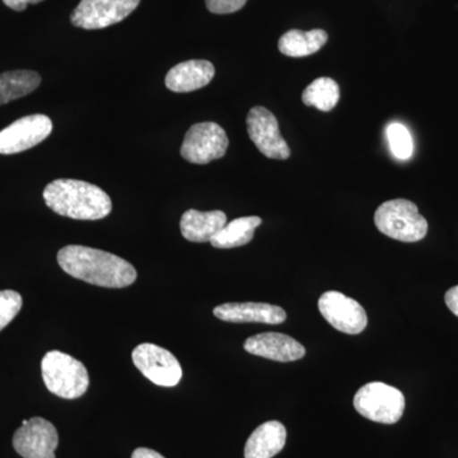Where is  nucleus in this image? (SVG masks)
Returning a JSON list of instances; mask_svg holds the SVG:
<instances>
[{
  "label": "nucleus",
  "mask_w": 458,
  "mask_h": 458,
  "mask_svg": "<svg viewBox=\"0 0 458 458\" xmlns=\"http://www.w3.org/2000/svg\"><path fill=\"white\" fill-rule=\"evenodd\" d=\"M57 262L73 278L104 288H125L131 285L138 276L131 262L92 247H63L57 252Z\"/></svg>",
  "instance_id": "f257e3e1"
},
{
  "label": "nucleus",
  "mask_w": 458,
  "mask_h": 458,
  "mask_svg": "<svg viewBox=\"0 0 458 458\" xmlns=\"http://www.w3.org/2000/svg\"><path fill=\"white\" fill-rule=\"evenodd\" d=\"M42 197L54 213L78 221H99L113 210V201L106 192L86 181H53Z\"/></svg>",
  "instance_id": "f03ea898"
},
{
  "label": "nucleus",
  "mask_w": 458,
  "mask_h": 458,
  "mask_svg": "<svg viewBox=\"0 0 458 458\" xmlns=\"http://www.w3.org/2000/svg\"><path fill=\"white\" fill-rule=\"evenodd\" d=\"M41 372L47 390L62 399H78L89 390V370L82 361L65 352H47L42 358Z\"/></svg>",
  "instance_id": "7ed1b4c3"
},
{
  "label": "nucleus",
  "mask_w": 458,
  "mask_h": 458,
  "mask_svg": "<svg viewBox=\"0 0 458 458\" xmlns=\"http://www.w3.org/2000/svg\"><path fill=\"white\" fill-rule=\"evenodd\" d=\"M375 225L382 234L400 242H418L428 233L427 219L417 205L406 199L385 201L376 210Z\"/></svg>",
  "instance_id": "20e7f679"
},
{
  "label": "nucleus",
  "mask_w": 458,
  "mask_h": 458,
  "mask_svg": "<svg viewBox=\"0 0 458 458\" xmlns=\"http://www.w3.org/2000/svg\"><path fill=\"white\" fill-rule=\"evenodd\" d=\"M354 408L361 417L381 424H394L403 418L405 397L393 386L370 382L355 394Z\"/></svg>",
  "instance_id": "39448f33"
},
{
  "label": "nucleus",
  "mask_w": 458,
  "mask_h": 458,
  "mask_svg": "<svg viewBox=\"0 0 458 458\" xmlns=\"http://www.w3.org/2000/svg\"><path fill=\"white\" fill-rule=\"evenodd\" d=\"M229 140L225 129L216 123H199L186 132L181 146V156L194 165H208L223 158Z\"/></svg>",
  "instance_id": "423d86ee"
},
{
  "label": "nucleus",
  "mask_w": 458,
  "mask_h": 458,
  "mask_svg": "<svg viewBox=\"0 0 458 458\" xmlns=\"http://www.w3.org/2000/svg\"><path fill=\"white\" fill-rule=\"evenodd\" d=\"M135 367L150 382L162 387H174L182 378V367L171 352L155 344H140L131 354Z\"/></svg>",
  "instance_id": "0eeeda50"
},
{
  "label": "nucleus",
  "mask_w": 458,
  "mask_h": 458,
  "mask_svg": "<svg viewBox=\"0 0 458 458\" xmlns=\"http://www.w3.org/2000/svg\"><path fill=\"white\" fill-rule=\"evenodd\" d=\"M140 3V0H81L71 21L83 30L106 29L125 20Z\"/></svg>",
  "instance_id": "6e6552de"
},
{
  "label": "nucleus",
  "mask_w": 458,
  "mask_h": 458,
  "mask_svg": "<svg viewBox=\"0 0 458 458\" xmlns=\"http://www.w3.org/2000/svg\"><path fill=\"white\" fill-rule=\"evenodd\" d=\"M318 310L331 327L348 335L363 333L369 325L363 307L340 292L330 291L322 294L318 300Z\"/></svg>",
  "instance_id": "1a4fd4ad"
},
{
  "label": "nucleus",
  "mask_w": 458,
  "mask_h": 458,
  "mask_svg": "<svg viewBox=\"0 0 458 458\" xmlns=\"http://www.w3.org/2000/svg\"><path fill=\"white\" fill-rule=\"evenodd\" d=\"M246 125L250 140L262 155L280 161L291 157V148L280 134L278 120L267 108L252 107L247 114Z\"/></svg>",
  "instance_id": "9d476101"
},
{
  "label": "nucleus",
  "mask_w": 458,
  "mask_h": 458,
  "mask_svg": "<svg viewBox=\"0 0 458 458\" xmlns=\"http://www.w3.org/2000/svg\"><path fill=\"white\" fill-rule=\"evenodd\" d=\"M53 131V122L47 114L21 117L0 131V155H16L38 146Z\"/></svg>",
  "instance_id": "9b49d317"
},
{
  "label": "nucleus",
  "mask_w": 458,
  "mask_h": 458,
  "mask_svg": "<svg viewBox=\"0 0 458 458\" xmlns=\"http://www.w3.org/2000/svg\"><path fill=\"white\" fill-rule=\"evenodd\" d=\"M59 445L56 428L44 418L23 420L13 436V447L23 458H55Z\"/></svg>",
  "instance_id": "f8f14e48"
},
{
  "label": "nucleus",
  "mask_w": 458,
  "mask_h": 458,
  "mask_svg": "<svg viewBox=\"0 0 458 458\" xmlns=\"http://www.w3.org/2000/svg\"><path fill=\"white\" fill-rule=\"evenodd\" d=\"M245 351L256 357L276 361L300 360L306 355L302 344L279 333H262L249 337L245 342Z\"/></svg>",
  "instance_id": "ddd939ff"
},
{
  "label": "nucleus",
  "mask_w": 458,
  "mask_h": 458,
  "mask_svg": "<svg viewBox=\"0 0 458 458\" xmlns=\"http://www.w3.org/2000/svg\"><path fill=\"white\" fill-rule=\"evenodd\" d=\"M214 316L225 322L233 324L279 325L286 319L284 310L269 303L245 302L225 303L214 309Z\"/></svg>",
  "instance_id": "4468645a"
},
{
  "label": "nucleus",
  "mask_w": 458,
  "mask_h": 458,
  "mask_svg": "<svg viewBox=\"0 0 458 458\" xmlns=\"http://www.w3.org/2000/svg\"><path fill=\"white\" fill-rule=\"evenodd\" d=\"M216 75V68L208 60H188L174 65L165 75V87L172 92L189 93L204 89Z\"/></svg>",
  "instance_id": "2eb2a0df"
},
{
  "label": "nucleus",
  "mask_w": 458,
  "mask_h": 458,
  "mask_svg": "<svg viewBox=\"0 0 458 458\" xmlns=\"http://www.w3.org/2000/svg\"><path fill=\"white\" fill-rule=\"evenodd\" d=\"M225 225H227V216L221 210L199 212V210L190 209L182 214L180 228L182 236L190 242L204 243L210 242V240Z\"/></svg>",
  "instance_id": "dca6fc26"
},
{
  "label": "nucleus",
  "mask_w": 458,
  "mask_h": 458,
  "mask_svg": "<svg viewBox=\"0 0 458 458\" xmlns=\"http://www.w3.org/2000/svg\"><path fill=\"white\" fill-rule=\"evenodd\" d=\"M285 443V427L276 420L267 421L247 439L245 458H273L284 448Z\"/></svg>",
  "instance_id": "f3484780"
},
{
  "label": "nucleus",
  "mask_w": 458,
  "mask_h": 458,
  "mask_svg": "<svg viewBox=\"0 0 458 458\" xmlns=\"http://www.w3.org/2000/svg\"><path fill=\"white\" fill-rule=\"evenodd\" d=\"M328 40V35L324 30L301 31L291 30L285 32L279 40V51L289 57H304L318 53Z\"/></svg>",
  "instance_id": "a211bd4d"
},
{
  "label": "nucleus",
  "mask_w": 458,
  "mask_h": 458,
  "mask_svg": "<svg viewBox=\"0 0 458 458\" xmlns=\"http://www.w3.org/2000/svg\"><path fill=\"white\" fill-rule=\"evenodd\" d=\"M261 218L259 216H242L227 223L210 240L216 249H234V247L245 246L251 242L255 236V229L261 225Z\"/></svg>",
  "instance_id": "6ab92c4d"
},
{
  "label": "nucleus",
  "mask_w": 458,
  "mask_h": 458,
  "mask_svg": "<svg viewBox=\"0 0 458 458\" xmlns=\"http://www.w3.org/2000/svg\"><path fill=\"white\" fill-rule=\"evenodd\" d=\"M40 84V74L33 71H12L0 74V106L25 98Z\"/></svg>",
  "instance_id": "aec40b11"
},
{
  "label": "nucleus",
  "mask_w": 458,
  "mask_h": 458,
  "mask_svg": "<svg viewBox=\"0 0 458 458\" xmlns=\"http://www.w3.org/2000/svg\"><path fill=\"white\" fill-rule=\"evenodd\" d=\"M340 99L339 84L331 78L322 77L313 81L303 90L302 101L306 106L318 108L319 111L328 113L336 107Z\"/></svg>",
  "instance_id": "412c9836"
},
{
  "label": "nucleus",
  "mask_w": 458,
  "mask_h": 458,
  "mask_svg": "<svg viewBox=\"0 0 458 458\" xmlns=\"http://www.w3.org/2000/svg\"><path fill=\"white\" fill-rule=\"evenodd\" d=\"M387 140L391 152L400 161H406L412 155V138L406 126L403 123H394L388 125Z\"/></svg>",
  "instance_id": "4be33fe9"
},
{
  "label": "nucleus",
  "mask_w": 458,
  "mask_h": 458,
  "mask_svg": "<svg viewBox=\"0 0 458 458\" xmlns=\"http://www.w3.org/2000/svg\"><path fill=\"white\" fill-rule=\"evenodd\" d=\"M22 309V297L14 291H0V331L13 321Z\"/></svg>",
  "instance_id": "5701e85b"
},
{
  "label": "nucleus",
  "mask_w": 458,
  "mask_h": 458,
  "mask_svg": "<svg viewBox=\"0 0 458 458\" xmlns=\"http://www.w3.org/2000/svg\"><path fill=\"white\" fill-rule=\"evenodd\" d=\"M247 0H205L207 8L212 13L229 14L245 7Z\"/></svg>",
  "instance_id": "b1692460"
},
{
  "label": "nucleus",
  "mask_w": 458,
  "mask_h": 458,
  "mask_svg": "<svg viewBox=\"0 0 458 458\" xmlns=\"http://www.w3.org/2000/svg\"><path fill=\"white\" fill-rule=\"evenodd\" d=\"M445 301L448 310L458 318V285L447 291V293L445 295Z\"/></svg>",
  "instance_id": "393cba45"
},
{
  "label": "nucleus",
  "mask_w": 458,
  "mask_h": 458,
  "mask_svg": "<svg viewBox=\"0 0 458 458\" xmlns=\"http://www.w3.org/2000/svg\"><path fill=\"white\" fill-rule=\"evenodd\" d=\"M44 0H3L7 7L13 9V11L22 12L25 11L29 4H38Z\"/></svg>",
  "instance_id": "a878e982"
},
{
  "label": "nucleus",
  "mask_w": 458,
  "mask_h": 458,
  "mask_svg": "<svg viewBox=\"0 0 458 458\" xmlns=\"http://www.w3.org/2000/svg\"><path fill=\"white\" fill-rule=\"evenodd\" d=\"M131 458H165L158 452L149 450V448H137L132 452Z\"/></svg>",
  "instance_id": "bb28decb"
}]
</instances>
